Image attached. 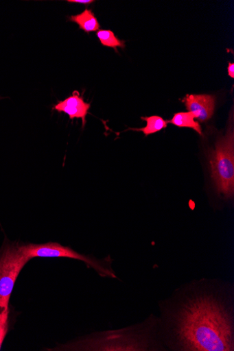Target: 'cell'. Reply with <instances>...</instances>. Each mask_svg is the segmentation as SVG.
I'll list each match as a JSON object with an SVG mask.
<instances>
[{
  "label": "cell",
  "mask_w": 234,
  "mask_h": 351,
  "mask_svg": "<svg viewBox=\"0 0 234 351\" xmlns=\"http://www.w3.org/2000/svg\"><path fill=\"white\" fill-rule=\"evenodd\" d=\"M159 335L167 350L233 351V285L202 278L159 302Z\"/></svg>",
  "instance_id": "cell-1"
},
{
  "label": "cell",
  "mask_w": 234,
  "mask_h": 351,
  "mask_svg": "<svg viewBox=\"0 0 234 351\" xmlns=\"http://www.w3.org/2000/svg\"><path fill=\"white\" fill-rule=\"evenodd\" d=\"M74 350H167L159 335V317L150 315L143 323L128 328L93 335L80 339Z\"/></svg>",
  "instance_id": "cell-2"
},
{
  "label": "cell",
  "mask_w": 234,
  "mask_h": 351,
  "mask_svg": "<svg viewBox=\"0 0 234 351\" xmlns=\"http://www.w3.org/2000/svg\"><path fill=\"white\" fill-rule=\"evenodd\" d=\"M211 176L217 194L224 200L234 195V130L233 110L229 115L227 130L219 138L209 156Z\"/></svg>",
  "instance_id": "cell-3"
},
{
  "label": "cell",
  "mask_w": 234,
  "mask_h": 351,
  "mask_svg": "<svg viewBox=\"0 0 234 351\" xmlns=\"http://www.w3.org/2000/svg\"><path fill=\"white\" fill-rule=\"evenodd\" d=\"M29 261L22 243L10 241L5 237L0 248V311L9 308L15 282Z\"/></svg>",
  "instance_id": "cell-4"
},
{
  "label": "cell",
  "mask_w": 234,
  "mask_h": 351,
  "mask_svg": "<svg viewBox=\"0 0 234 351\" xmlns=\"http://www.w3.org/2000/svg\"><path fill=\"white\" fill-rule=\"evenodd\" d=\"M22 248L30 261L36 258H64L84 263L88 267L93 269L100 276L117 278L111 267L112 261H100L84 254H80L70 247H65L58 243L44 244H24Z\"/></svg>",
  "instance_id": "cell-5"
},
{
  "label": "cell",
  "mask_w": 234,
  "mask_h": 351,
  "mask_svg": "<svg viewBox=\"0 0 234 351\" xmlns=\"http://www.w3.org/2000/svg\"><path fill=\"white\" fill-rule=\"evenodd\" d=\"M183 102L187 110L200 122L211 119L215 107V97L208 94L187 95Z\"/></svg>",
  "instance_id": "cell-6"
},
{
  "label": "cell",
  "mask_w": 234,
  "mask_h": 351,
  "mask_svg": "<svg viewBox=\"0 0 234 351\" xmlns=\"http://www.w3.org/2000/svg\"><path fill=\"white\" fill-rule=\"evenodd\" d=\"M91 108V104L86 103L80 93L74 91L73 95L63 101L59 102L54 107V110L58 112L68 114L71 119H82L83 127L86 124V117Z\"/></svg>",
  "instance_id": "cell-7"
},
{
  "label": "cell",
  "mask_w": 234,
  "mask_h": 351,
  "mask_svg": "<svg viewBox=\"0 0 234 351\" xmlns=\"http://www.w3.org/2000/svg\"><path fill=\"white\" fill-rule=\"evenodd\" d=\"M69 20L79 25L80 28L87 34L98 31L100 29L97 19L91 10L86 9L81 14L71 16Z\"/></svg>",
  "instance_id": "cell-8"
},
{
  "label": "cell",
  "mask_w": 234,
  "mask_h": 351,
  "mask_svg": "<svg viewBox=\"0 0 234 351\" xmlns=\"http://www.w3.org/2000/svg\"><path fill=\"white\" fill-rule=\"evenodd\" d=\"M167 123L180 128H190L199 135H203L202 127L197 121H195L194 116L189 112L176 113L171 120L167 121Z\"/></svg>",
  "instance_id": "cell-9"
},
{
  "label": "cell",
  "mask_w": 234,
  "mask_h": 351,
  "mask_svg": "<svg viewBox=\"0 0 234 351\" xmlns=\"http://www.w3.org/2000/svg\"><path fill=\"white\" fill-rule=\"evenodd\" d=\"M141 119L147 122V125L142 129H129L132 131L142 132L146 137L157 133L167 127V121L159 116L141 117Z\"/></svg>",
  "instance_id": "cell-10"
},
{
  "label": "cell",
  "mask_w": 234,
  "mask_h": 351,
  "mask_svg": "<svg viewBox=\"0 0 234 351\" xmlns=\"http://www.w3.org/2000/svg\"><path fill=\"white\" fill-rule=\"evenodd\" d=\"M96 35L100 43L104 47L113 48L116 51L118 47H125V43L119 40L110 29H99Z\"/></svg>",
  "instance_id": "cell-11"
},
{
  "label": "cell",
  "mask_w": 234,
  "mask_h": 351,
  "mask_svg": "<svg viewBox=\"0 0 234 351\" xmlns=\"http://www.w3.org/2000/svg\"><path fill=\"white\" fill-rule=\"evenodd\" d=\"M10 313V308L0 311V349L2 348L8 332Z\"/></svg>",
  "instance_id": "cell-12"
},
{
  "label": "cell",
  "mask_w": 234,
  "mask_h": 351,
  "mask_svg": "<svg viewBox=\"0 0 234 351\" xmlns=\"http://www.w3.org/2000/svg\"><path fill=\"white\" fill-rule=\"evenodd\" d=\"M69 3H78L83 5H90L94 3L93 0H69Z\"/></svg>",
  "instance_id": "cell-13"
},
{
  "label": "cell",
  "mask_w": 234,
  "mask_h": 351,
  "mask_svg": "<svg viewBox=\"0 0 234 351\" xmlns=\"http://www.w3.org/2000/svg\"><path fill=\"white\" fill-rule=\"evenodd\" d=\"M228 71V75L231 77L232 79L234 78V63L229 62V66L227 69Z\"/></svg>",
  "instance_id": "cell-14"
}]
</instances>
